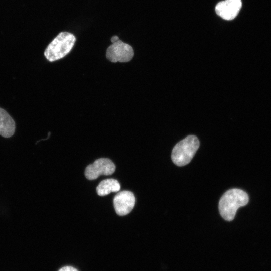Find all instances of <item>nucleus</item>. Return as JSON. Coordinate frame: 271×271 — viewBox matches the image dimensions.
Instances as JSON below:
<instances>
[{
	"mask_svg": "<svg viewBox=\"0 0 271 271\" xmlns=\"http://www.w3.org/2000/svg\"><path fill=\"white\" fill-rule=\"evenodd\" d=\"M249 201L247 194L239 189H231L221 197L219 203L220 215L226 221L234 219L237 209L246 205Z\"/></svg>",
	"mask_w": 271,
	"mask_h": 271,
	"instance_id": "1",
	"label": "nucleus"
},
{
	"mask_svg": "<svg viewBox=\"0 0 271 271\" xmlns=\"http://www.w3.org/2000/svg\"><path fill=\"white\" fill-rule=\"evenodd\" d=\"M241 6V0H224L216 5L215 12L222 19L231 20L237 16Z\"/></svg>",
	"mask_w": 271,
	"mask_h": 271,
	"instance_id": "7",
	"label": "nucleus"
},
{
	"mask_svg": "<svg viewBox=\"0 0 271 271\" xmlns=\"http://www.w3.org/2000/svg\"><path fill=\"white\" fill-rule=\"evenodd\" d=\"M198 139L190 135L178 142L173 148L171 158L173 163L178 166L188 164L192 159L199 147Z\"/></svg>",
	"mask_w": 271,
	"mask_h": 271,
	"instance_id": "3",
	"label": "nucleus"
},
{
	"mask_svg": "<svg viewBox=\"0 0 271 271\" xmlns=\"http://www.w3.org/2000/svg\"><path fill=\"white\" fill-rule=\"evenodd\" d=\"M133 55L132 47L119 39L108 47L106 53L107 59L113 63L129 62Z\"/></svg>",
	"mask_w": 271,
	"mask_h": 271,
	"instance_id": "4",
	"label": "nucleus"
},
{
	"mask_svg": "<svg viewBox=\"0 0 271 271\" xmlns=\"http://www.w3.org/2000/svg\"><path fill=\"white\" fill-rule=\"evenodd\" d=\"M15 128L14 120L5 110L0 107V135L5 138L11 137Z\"/></svg>",
	"mask_w": 271,
	"mask_h": 271,
	"instance_id": "8",
	"label": "nucleus"
},
{
	"mask_svg": "<svg viewBox=\"0 0 271 271\" xmlns=\"http://www.w3.org/2000/svg\"><path fill=\"white\" fill-rule=\"evenodd\" d=\"M119 40V38L117 36H114L111 38V41L112 43H114L115 42H116Z\"/></svg>",
	"mask_w": 271,
	"mask_h": 271,
	"instance_id": "11",
	"label": "nucleus"
},
{
	"mask_svg": "<svg viewBox=\"0 0 271 271\" xmlns=\"http://www.w3.org/2000/svg\"><path fill=\"white\" fill-rule=\"evenodd\" d=\"M75 41L76 38L72 33L67 32L60 33L45 49V58L50 62L63 58L71 50Z\"/></svg>",
	"mask_w": 271,
	"mask_h": 271,
	"instance_id": "2",
	"label": "nucleus"
},
{
	"mask_svg": "<svg viewBox=\"0 0 271 271\" xmlns=\"http://www.w3.org/2000/svg\"><path fill=\"white\" fill-rule=\"evenodd\" d=\"M58 271H78L76 268L70 266H66L60 268Z\"/></svg>",
	"mask_w": 271,
	"mask_h": 271,
	"instance_id": "10",
	"label": "nucleus"
},
{
	"mask_svg": "<svg viewBox=\"0 0 271 271\" xmlns=\"http://www.w3.org/2000/svg\"><path fill=\"white\" fill-rule=\"evenodd\" d=\"M115 165L108 158H99L93 163L88 165L85 169V175L87 179L93 180L100 175H110L115 170Z\"/></svg>",
	"mask_w": 271,
	"mask_h": 271,
	"instance_id": "5",
	"label": "nucleus"
},
{
	"mask_svg": "<svg viewBox=\"0 0 271 271\" xmlns=\"http://www.w3.org/2000/svg\"><path fill=\"white\" fill-rule=\"evenodd\" d=\"M120 189L119 182L112 178L102 181L96 187L97 193L100 196H106L111 192H118Z\"/></svg>",
	"mask_w": 271,
	"mask_h": 271,
	"instance_id": "9",
	"label": "nucleus"
},
{
	"mask_svg": "<svg viewBox=\"0 0 271 271\" xmlns=\"http://www.w3.org/2000/svg\"><path fill=\"white\" fill-rule=\"evenodd\" d=\"M135 203V196L132 192L129 191L118 192L113 199L115 210L119 216L129 213L133 208Z\"/></svg>",
	"mask_w": 271,
	"mask_h": 271,
	"instance_id": "6",
	"label": "nucleus"
}]
</instances>
